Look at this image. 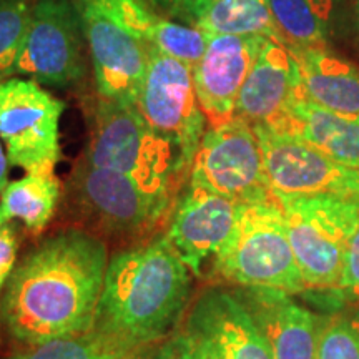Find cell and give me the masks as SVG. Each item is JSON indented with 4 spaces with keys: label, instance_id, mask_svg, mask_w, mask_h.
<instances>
[{
    "label": "cell",
    "instance_id": "1",
    "mask_svg": "<svg viewBox=\"0 0 359 359\" xmlns=\"http://www.w3.org/2000/svg\"><path fill=\"white\" fill-rule=\"evenodd\" d=\"M109 262L107 243L92 231L70 228L45 238L6 283V330L27 346L92 331Z\"/></svg>",
    "mask_w": 359,
    "mask_h": 359
},
{
    "label": "cell",
    "instance_id": "2",
    "mask_svg": "<svg viewBox=\"0 0 359 359\" xmlns=\"http://www.w3.org/2000/svg\"><path fill=\"white\" fill-rule=\"evenodd\" d=\"M191 275L167 233L116 251L107 268L93 330L145 351L182 318Z\"/></svg>",
    "mask_w": 359,
    "mask_h": 359
},
{
    "label": "cell",
    "instance_id": "3",
    "mask_svg": "<svg viewBox=\"0 0 359 359\" xmlns=\"http://www.w3.org/2000/svg\"><path fill=\"white\" fill-rule=\"evenodd\" d=\"M93 167L123 173L147 190L180 198L188 178L175 150L145 122L137 105L98 100L83 156Z\"/></svg>",
    "mask_w": 359,
    "mask_h": 359
},
{
    "label": "cell",
    "instance_id": "4",
    "mask_svg": "<svg viewBox=\"0 0 359 359\" xmlns=\"http://www.w3.org/2000/svg\"><path fill=\"white\" fill-rule=\"evenodd\" d=\"M213 271L240 288H271L290 294L308 290L276 196L241 206L235 230L215 255Z\"/></svg>",
    "mask_w": 359,
    "mask_h": 359
},
{
    "label": "cell",
    "instance_id": "5",
    "mask_svg": "<svg viewBox=\"0 0 359 359\" xmlns=\"http://www.w3.org/2000/svg\"><path fill=\"white\" fill-rule=\"evenodd\" d=\"M306 288L339 293L344 259L359 228V201L334 195H275Z\"/></svg>",
    "mask_w": 359,
    "mask_h": 359
},
{
    "label": "cell",
    "instance_id": "6",
    "mask_svg": "<svg viewBox=\"0 0 359 359\" xmlns=\"http://www.w3.org/2000/svg\"><path fill=\"white\" fill-rule=\"evenodd\" d=\"M75 208L105 235L140 238L170 222L180 198L147 190L127 175L80 160L70 180Z\"/></svg>",
    "mask_w": 359,
    "mask_h": 359
},
{
    "label": "cell",
    "instance_id": "7",
    "mask_svg": "<svg viewBox=\"0 0 359 359\" xmlns=\"http://www.w3.org/2000/svg\"><path fill=\"white\" fill-rule=\"evenodd\" d=\"M137 107L150 128L172 145L180 170L190 180L193 158L208 128L191 67L151 48Z\"/></svg>",
    "mask_w": 359,
    "mask_h": 359
},
{
    "label": "cell",
    "instance_id": "8",
    "mask_svg": "<svg viewBox=\"0 0 359 359\" xmlns=\"http://www.w3.org/2000/svg\"><path fill=\"white\" fill-rule=\"evenodd\" d=\"M188 183L241 205L264 203L275 198L264 173L257 133L238 116L208 125L193 158Z\"/></svg>",
    "mask_w": 359,
    "mask_h": 359
},
{
    "label": "cell",
    "instance_id": "9",
    "mask_svg": "<svg viewBox=\"0 0 359 359\" xmlns=\"http://www.w3.org/2000/svg\"><path fill=\"white\" fill-rule=\"evenodd\" d=\"M64 109V102L35 80L0 82V140L13 167L27 173L55 172Z\"/></svg>",
    "mask_w": 359,
    "mask_h": 359
},
{
    "label": "cell",
    "instance_id": "10",
    "mask_svg": "<svg viewBox=\"0 0 359 359\" xmlns=\"http://www.w3.org/2000/svg\"><path fill=\"white\" fill-rule=\"evenodd\" d=\"M82 24L74 0H35L15 75L67 87L83 77Z\"/></svg>",
    "mask_w": 359,
    "mask_h": 359
},
{
    "label": "cell",
    "instance_id": "11",
    "mask_svg": "<svg viewBox=\"0 0 359 359\" xmlns=\"http://www.w3.org/2000/svg\"><path fill=\"white\" fill-rule=\"evenodd\" d=\"M74 4L88 43L98 95L137 105L154 47L135 37L92 0H74Z\"/></svg>",
    "mask_w": 359,
    "mask_h": 359
},
{
    "label": "cell",
    "instance_id": "12",
    "mask_svg": "<svg viewBox=\"0 0 359 359\" xmlns=\"http://www.w3.org/2000/svg\"><path fill=\"white\" fill-rule=\"evenodd\" d=\"M253 130L273 195H334L359 201V168L336 163L290 135Z\"/></svg>",
    "mask_w": 359,
    "mask_h": 359
},
{
    "label": "cell",
    "instance_id": "13",
    "mask_svg": "<svg viewBox=\"0 0 359 359\" xmlns=\"http://www.w3.org/2000/svg\"><path fill=\"white\" fill-rule=\"evenodd\" d=\"M241 206L203 187L187 183L168 222L167 236L193 275H200L206 259L215 258L226 243Z\"/></svg>",
    "mask_w": 359,
    "mask_h": 359
},
{
    "label": "cell",
    "instance_id": "14",
    "mask_svg": "<svg viewBox=\"0 0 359 359\" xmlns=\"http://www.w3.org/2000/svg\"><path fill=\"white\" fill-rule=\"evenodd\" d=\"M264 37L208 35V43L191 67L193 85L208 125L235 116L236 100L251 67L266 43Z\"/></svg>",
    "mask_w": 359,
    "mask_h": 359
},
{
    "label": "cell",
    "instance_id": "15",
    "mask_svg": "<svg viewBox=\"0 0 359 359\" xmlns=\"http://www.w3.org/2000/svg\"><path fill=\"white\" fill-rule=\"evenodd\" d=\"M185 330L215 359H271L257 323L233 291H203L188 313Z\"/></svg>",
    "mask_w": 359,
    "mask_h": 359
},
{
    "label": "cell",
    "instance_id": "16",
    "mask_svg": "<svg viewBox=\"0 0 359 359\" xmlns=\"http://www.w3.org/2000/svg\"><path fill=\"white\" fill-rule=\"evenodd\" d=\"M299 92V69L290 48L266 40L238 95L235 116L253 128L278 132Z\"/></svg>",
    "mask_w": 359,
    "mask_h": 359
},
{
    "label": "cell",
    "instance_id": "17",
    "mask_svg": "<svg viewBox=\"0 0 359 359\" xmlns=\"http://www.w3.org/2000/svg\"><path fill=\"white\" fill-rule=\"evenodd\" d=\"M233 293L257 323L271 359H316L320 318L290 293L271 288H240Z\"/></svg>",
    "mask_w": 359,
    "mask_h": 359
},
{
    "label": "cell",
    "instance_id": "18",
    "mask_svg": "<svg viewBox=\"0 0 359 359\" xmlns=\"http://www.w3.org/2000/svg\"><path fill=\"white\" fill-rule=\"evenodd\" d=\"M299 69V88L323 109L359 116V67L327 47L290 48Z\"/></svg>",
    "mask_w": 359,
    "mask_h": 359
},
{
    "label": "cell",
    "instance_id": "19",
    "mask_svg": "<svg viewBox=\"0 0 359 359\" xmlns=\"http://www.w3.org/2000/svg\"><path fill=\"white\" fill-rule=\"evenodd\" d=\"M92 2L114 17L135 37L142 39L165 55L178 58L190 67L196 65V62L203 55L208 35L196 27L163 19L147 6L145 0H92Z\"/></svg>",
    "mask_w": 359,
    "mask_h": 359
},
{
    "label": "cell",
    "instance_id": "20",
    "mask_svg": "<svg viewBox=\"0 0 359 359\" xmlns=\"http://www.w3.org/2000/svg\"><path fill=\"white\" fill-rule=\"evenodd\" d=\"M275 133L290 135L336 163L359 168V116L323 109L302 92L294 98L285 125Z\"/></svg>",
    "mask_w": 359,
    "mask_h": 359
},
{
    "label": "cell",
    "instance_id": "21",
    "mask_svg": "<svg viewBox=\"0 0 359 359\" xmlns=\"http://www.w3.org/2000/svg\"><path fill=\"white\" fill-rule=\"evenodd\" d=\"M62 185L53 173H27L0 193V226L20 219L27 231L39 235L55 215Z\"/></svg>",
    "mask_w": 359,
    "mask_h": 359
},
{
    "label": "cell",
    "instance_id": "22",
    "mask_svg": "<svg viewBox=\"0 0 359 359\" xmlns=\"http://www.w3.org/2000/svg\"><path fill=\"white\" fill-rule=\"evenodd\" d=\"M191 25L206 35L264 37L283 43L269 0H215L195 17Z\"/></svg>",
    "mask_w": 359,
    "mask_h": 359
},
{
    "label": "cell",
    "instance_id": "23",
    "mask_svg": "<svg viewBox=\"0 0 359 359\" xmlns=\"http://www.w3.org/2000/svg\"><path fill=\"white\" fill-rule=\"evenodd\" d=\"M333 0H269L273 19L288 48L326 47Z\"/></svg>",
    "mask_w": 359,
    "mask_h": 359
},
{
    "label": "cell",
    "instance_id": "24",
    "mask_svg": "<svg viewBox=\"0 0 359 359\" xmlns=\"http://www.w3.org/2000/svg\"><path fill=\"white\" fill-rule=\"evenodd\" d=\"M143 353V349L123 346L92 330L30 346L7 359H142Z\"/></svg>",
    "mask_w": 359,
    "mask_h": 359
},
{
    "label": "cell",
    "instance_id": "25",
    "mask_svg": "<svg viewBox=\"0 0 359 359\" xmlns=\"http://www.w3.org/2000/svg\"><path fill=\"white\" fill-rule=\"evenodd\" d=\"M35 0H0V82L15 75V64Z\"/></svg>",
    "mask_w": 359,
    "mask_h": 359
},
{
    "label": "cell",
    "instance_id": "26",
    "mask_svg": "<svg viewBox=\"0 0 359 359\" xmlns=\"http://www.w3.org/2000/svg\"><path fill=\"white\" fill-rule=\"evenodd\" d=\"M316 359H359V308L320 320Z\"/></svg>",
    "mask_w": 359,
    "mask_h": 359
},
{
    "label": "cell",
    "instance_id": "27",
    "mask_svg": "<svg viewBox=\"0 0 359 359\" xmlns=\"http://www.w3.org/2000/svg\"><path fill=\"white\" fill-rule=\"evenodd\" d=\"M156 359H215L210 349L198 338L183 327L160 348Z\"/></svg>",
    "mask_w": 359,
    "mask_h": 359
},
{
    "label": "cell",
    "instance_id": "28",
    "mask_svg": "<svg viewBox=\"0 0 359 359\" xmlns=\"http://www.w3.org/2000/svg\"><path fill=\"white\" fill-rule=\"evenodd\" d=\"M339 293L344 298L359 302V228L349 243L346 259H344L343 276L339 283Z\"/></svg>",
    "mask_w": 359,
    "mask_h": 359
},
{
    "label": "cell",
    "instance_id": "29",
    "mask_svg": "<svg viewBox=\"0 0 359 359\" xmlns=\"http://www.w3.org/2000/svg\"><path fill=\"white\" fill-rule=\"evenodd\" d=\"M17 248H19V240H17L15 230L11 223L2 224L0 226V293L6 288L8 276L15 268Z\"/></svg>",
    "mask_w": 359,
    "mask_h": 359
},
{
    "label": "cell",
    "instance_id": "30",
    "mask_svg": "<svg viewBox=\"0 0 359 359\" xmlns=\"http://www.w3.org/2000/svg\"><path fill=\"white\" fill-rule=\"evenodd\" d=\"M212 2H215V0H183L175 17L183 19L188 25H191L193 20H195V17Z\"/></svg>",
    "mask_w": 359,
    "mask_h": 359
},
{
    "label": "cell",
    "instance_id": "31",
    "mask_svg": "<svg viewBox=\"0 0 359 359\" xmlns=\"http://www.w3.org/2000/svg\"><path fill=\"white\" fill-rule=\"evenodd\" d=\"M8 156L6 151V147H4L2 140H0V193L6 190V187L8 185Z\"/></svg>",
    "mask_w": 359,
    "mask_h": 359
},
{
    "label": "cell",
    "instance_id": "32",
    "mask_svg": "<svg viewBox=\"0 0 359 359\" xmlns=\"http://www.w3.org/2000/svg\"><path fill=\"white\" fill-rule=\"evenodd\" d=\"M182 2H183V0H155V4H158L161 8H165V11L172 13L173 17L177 15V12H178L180 6H182Z\"/></svg>",
    "mask_w": 359,
    "mask_h": 359
},
{
    "label": "cell",
    "instance_id": "33",
    "mask_svg": "<svg viewBox=\"0 0 359 359\" xmlns=\"http://www.w3.org/2000/svg\"><path fill=\"white\" fill-rule=\"evenodd\" d=\"M358 6H359V0H358Z\"/></svg>",
    "mask_w": 359,
    "mask_h": 359
}]
</instances>
